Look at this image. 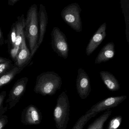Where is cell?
Returning a JSON list of instances; mask_svg holds the SVG:
<instances>
[{"label":"cell","instance_id":"ffe728a7","mask_svg":"<svg viewBox=\"0 0 129 129\" xmlns=\"http://www.w3.org/2000/svg\"><path fill=\"white\" fill-rule=\"evenodd\" d=\"M15 67L11 60L0 64V76L6 74Z\"/></svg>","mask_w":129,"mask_h":129},{"label":"cell","instance_id":"d6986e66","mask_svg":"<svg viewBox=\"0 0 129 129\" xmlns=\"http://www.w3.org/2000/svg\"><path fill=\"white\" fill-rule=\"evenodd\" d=\"M97 114L91 113L89 114H85L83 115L77 121L72 129H83L85 125L92 117H94Z\"/></svg>","mask_w":129,"mask_h":129},{"label":"cell","instance_id":"83f0119b","mask_svg":"<svg viewBox=\"0 0 129 129\" xmlns=\"http://www.w3.org/2000/svg\"><path fill=\"white\" fill-rule=\"evenodd\" d=\"M9 60H9L7 58L0 57V64L6 62V61H8Z\"/></svg>","mask_w":129,"mask_h":129},{"label":"cell","instance_id":"44dd1931","mask_svg":"<svg viewBox=\"0 0 129 129\" xmlns=\"http://www.w3.org/2000/svg\"><path fill=\"white\" fill-rule=\"evenodd\" d=\"M16 38V27L15 23H13L11 26L10 32L8 37V45L9 49L13 47L15 45Z\"/></svg>","mask_w":129,"mask_h":129},{"label":"cell","instance_id":"5b68a950","mask_svg":"<svg viewBox=\"0 0 129 129\" xmlns=\"http://www.w3.org/2000/svg\"><path fill=\"white\" fill-rule=\"evenodd\" d=\"M51 44L52 48L58 56L67 59L69 54L68 42L65 34L58 27L53 29L51 34Z\"/></svg>","mask_w":129,"mask_h":129},{"label":"cell","instance_id":"30bf717a","mask_svg":"<svg viewBox=\"0 0 129 129\" xmlns=\"http://www.w3.org/2000/svg\"><path fill=\"white\" fill-rule=\"evenodd\" d=\"M106 29L107 24L106 23H104L95 33L86 48V54L87 56L91 54L105 39Z\"/></svg>","mask_w":129,"mask_h":129},{"label":"cell","instance_id":"7a4b0ae2","mask_svg":"<svg viewBox=\"0 0 129 129\" xmlns=\"http://www.w3.org/2000/svg\"><path fill=\"white\" fill-rule=\"evenodd\" d=\"M62 81L59 74L53 71L43 72L37 76L34 91L42 96H52L61 88Z\"/></svg>","mask_w":129,"mask_h":129},{"label":"cell","instance_id":"d4e9b609","mask_svg":"<svg viewBox=\"0 0 129 129\" xmlns=\"http://www.w3.org/2000/svg\"><path fill=\"white\" fill-rule=\"evenodd\" d=\"M8 122V119L6 116L0 119V129H3Z\"/></svg>","mask_w":129,"mask_h":129},{"label":"cell","instance_id":"277c9868","mask_svg":"<svg viewBox=\"0 0 129 129\" xmlns=\"http://www.w3.org/2000/svg\"><path fill=\"white\" fill-rule=\"evenodd\" d=\"M81 7L79 4L73 3L63 8L61 16L63 21L77 32L82 30V23L80 17Z\"/></svg>","mask_w":129,"mask_h":129},{"label":"cell","instance_id":"9c48e42d","mask_svg":"<svg viewBox=\"0 0 129 129\" xmlns=\"http://www.w3.org/2000/svg\"><path fill=\"white\" fill-rule=\"evenodd\" d=\"M42 119L41 112L33 105H30L25 108L21 115V122L25 125H39Z\"/></svg>","mask_w":129,"mask_h":129},{"label":"cell","instance_id":"4fadbf2b","mask_svg":"<svg viewBox=\"0 0 129 129\" xmlns=\"http://www.w3.org/2000/svg\"><path fill=\"white\" fill-rule=\"evenodd\" d=\"M115 45L113 42H108L102 48L95 61V64H99L107 62L115 56Z\"/></svg>","mask_w":129,"mask_h":129},{"label":"cell","instance_id":"ba28073f","mask_svg":"<svg viewBox=\"0 0 129 129\" xmlns=\"http://www.w3.org/2000/svg\"><path fill=\"white\" fill-rule=\"evenodd\" d=\"M76 87L79 96L82 100L86 99L91 91L89 76L82 68H79L77 71Z\"/></svg>","mask_w":129,"mask_h":129},{"label":"cell","instance_id":"4316f807","mask_svg":"<svg viewBox=\"0 0 129 129\" xmlns=\"http://www.w3.org/2000/svg\"><path fill=\"white\" fill-rule=\"evenodd\" d=\"M19 1V0H8V4L10 6H13Z\"/></svg>","mask_w":129,"mask_h":129},{"label":"cell","instance_id":"e0dca14e","mask_svg":"<svg viewBox=\"0 0 129 129\" xmlns=\"http://www.w3.org/2000/svg\"><path fill=\"white\" fill-rule=\"evenodd\" d=\"M120 4L125 23L126 41L129 46V0H120Z\"/></svg>","mask_w":129,"mask_h":129},{"label":"cell","instance_id":"5bb4252c","mask_svg":"<svg viewBox=\"0 0 129 129\" xmlns=\"http://www.w3.org/2000/svg\"><path fill=\"white\" fill-rule=\"evenodd\" d=\"M100 76L102 82L108 89L111 91H116L120 89L118 80L112 73L107 71H101Z\"/></svg>","mask_w":129,"mask_h":129},{"label":"cell","instance_id":"7c38bea8","mask_svg":"<svg viewBox=\"0 0 129 129\" xmlns=\"http://www.w3.org/2000/svg\"><path fill=\"white\" fill-rule=\"evenodd\" d=\"M38 20L39 25V36L38 45L39 47L44 40L48 22L47 13L45 7L42 4H41L39 7V11H38Z\"/></svg>","mask_w":129,"mask_h":129},{"label":"cell","instance_id":"6da1fadb","mask_svg":"<svg viewBox=\"0 0 129 129\" xmlns=\"http://www.w3.org/2000/svg\"><path fill=\"white\" fill-rule=\"evenodd\" d=\"M38 11L36 4L32 5L27 12L25 21V38L28 39L32 58L39 47L38 45L39 36Z\"/></svg>","mask_w":129,"mask_h":129},{"label":"cell","instance_id":"2e32d148","mask_svg":"<svg viewBox=\"0 0 129 129\" xmlns=\"http://www.w3.org/2000/svg\"><path fill=\"white\" fill-rule=\"evenodd\" d=\"M111 113L112 111L110 110L105 111L90 124L87 129H104V124L110 116Z\"/></svg>","mask_w":129,"mask_h":129},{"label":"cell","instance_id":"3957f363","mask_svg":"<svg viewBox=\"0 0 129 129\" xmlns=\"http://www.w3.org/2000/svg\"><path fill=\"white\" fill-rule=\"evenodd\" d=\"M70 104L65 92L57 98L54 110V119L57 129H66L70 119Z\"/></svg>","mask_w":129,"mask_h":129},{"label":"cell","instance_id":"cb8c5ba5","mask_svg":"<svg viewBox=\"0 0 129 129\" xmlns=\"http://www.w3.org/2000/svg\"><path fill=\"white\" fill-rule=\"evenodd\" d=\"M6 95L7 93L5 91H3L0 93V113L3 107V103L6 97Z\"/></svg>","mask_w":129,"mask_h":129},{"label":"cell","instance_id":"ac0fdd59","mask_svg":"<svg viewBox=\"0 0 129 129\" xmlns=\"http://www.w3.org/2000/svg\"><path fill=\"white\" fill-rule=\"evenodd\" d=\"M24 68L15 67L14 69L6 74L0 76V88L10 82L17 74L19 73Z\"/></svg>","mask_w":129,"mask_h":129},{"label":"cell","instance_id":"9a60e30c","mask_svg":"<svg viewBox=\"0 0 129 129\" xmlns=\"http://www.w3.org/2000/svg\"><path fill=\"white\" fill-rule=\"evenodd\" d=\"M25 21V19L24 17V15L22 14L21 16L18 17L17 21L15 23L16 27V38L14 46H20L22 43L23 38L24 36Z\"/></svg>","mask_w":129,"mask_h":129},{"label":"cell","instance_id":"8fae6325","mask_svg":"<svg viewBox=\"0 0 129 129\" xmlns=\"http://www.w3.org/2000/svg\"><path fill=\"white\" fill-rule=\"evenodd\" d=\"M32 57L31 52L27 47L25 35L23 38L20 48L14 66L19 68H24L30 61Z\"/></svg>","mask_w":129,"mask_h":129},{"label":"cell","instance_id":"484cf974","mask_svg":"<svg viewBox=\"0 0 129 129\" xmlns=\"http://www.w3.org/2000/svg\"><path fill=\"white\" fill-rule=\"evenodd\" d=\"M4 43V39L3 34L0 29V45H2Z\"/></svg>","mask_w":129,"mask_h":129},{"label":"cell","instance_id":"8992f818","mask_svg":"<svg viewBox=\"0 0 129 129\" xmlns=\"http://www.w3.org/2000/svg\"><path fill=\"white\" fill-rule=\"evenodd\" d=\"M28 78L23 77L17 80L10 91L6 102L10 109L13 108L19 102L26 89Z\"/></svg>","mask_w":129,"mask_h":129},{"label":"cell","instance_id":"7402d4cb","mask_svg":"<svg viewBox=\"0 0 129 129\" xmlns=\"http://www.w3.org/2000/svg\"><path fill=\"white\" fill-rule=\"evenodd\" d=\"M122 120L121 116L113 117L109 122L107 129H117L121 125Z\"/></svg>","mask_w":129,"mask_h":129},{"label":"cell","instance_id":"603a6c76","mask_svg":"<svg viewBox=\"0 0 129 129\" xmlns=\"http://www.w3.org/2000/svg\"><path fill=\"white\" fill-rule=\"evenodd\" d=\"M20 48V46L19 47L14 46L13 47L10 49V53L11 57L13 60L14 61V63L16 62Z\"/></svg>","mask_w":129,"mask_h":129},{"label":"cell","instance_id":"52a82bcc","mask_svg":"<svg viewBox=\"0 0 129 129\" xmlns=\"http://www.w3.org/2000/svg\"><path fill=\"white\" fill-rule=\"evenodd\" d=\"M127 98L126 95L112 97L104 99L94 105L86 112L88 114L95 113L97 114L104 111H107L117 107Z\"/></svg>","mask_w":129,"mask_h":129}]
</instances>
